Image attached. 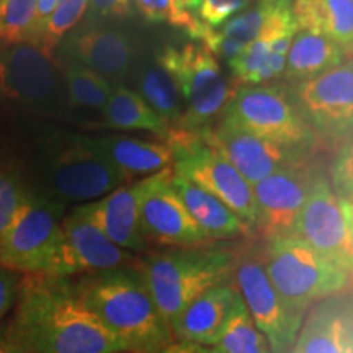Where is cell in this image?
Here are the masks:
<instances>
[{
    "label": "cell",
    "instance_id": "obj_1",
    "mask_svg": "<svg viewBox=\"0 0 353 353\" xmlns=\"http://www.w3.org/2000/svg\"><path fill=\"white\" fill-rule=\"evenodd\" d=\"M15 353H121L125 348L74 291L70 278L23 275L7 324Z\"/></svg>",
    "mask_w": 353,
    "mask_h": 353
},
{
    "label": "cell",
    "instance_id": "obj_2",
    "mask_svg": "<svg viewBox=\"0 0 353 353\" xmlns=\"http://www.w3.org/2000/svg\"><path fill=\"white\" fill-rule=\"evenodd\" d=\"M74 291L88 311L128 353H165L174 332L161 314L139 267L85 273L72 280Z\"/></svg>",
    "mask_w": 353,
    "mask_h": 353
},
{
    "label": "cell",
    "instance_id": "obj_3",
    "mask_svg": "<svg viewBox=\"0 0 353 353\" xmlns=\"http://www.w3.org/2000/svg\"><path fill=\"white\" fill-rule=\"evenodd\" d=\"M139 272L165 321L175 319L205 291L228 283L234 250L221 247H169L139 262Z\"/></svg>",
    "mask_w": 353,
    "mask_h": 353
},
{
    "label": "cell",
    "instance_id": "obj_4",
    "mask_svg": "<svg viewBox=\"0 0 353 353\" xmlns=\"http://www.w3.org/2000/svg\"><path fill=\"white\" fill-rule=\"evenodd\" d=\"M263 257L273 286L303 317L317 301L343 293L350 283V273L293 234L268 239Z\"/></svg>",
    "mask_w": 353,
    "mask_h": 353
},
{
    "label": "cell",
    "instance_id": "obj_5",
    "mask_svg": "<svg viewBox=\"0 0 353 353\" xmlns=\"http://www.w3.org/2000/svg\"><path fill=\"white\" fill-rule=\"evenodd\" d=\"M39 190L59 205L90 203L126 182V176L83 143L81 134H64L38 161Z\"/></svg>",
    "mask_w": 353,
    "mask_h": 353
},
{
    "label": "cell",
    "instance_id": "obj_6",
    "mask_svg": "<svg viewBox=\"0 0 353 353\" xmlns=\"http://www.w3.org/2000/svg\"><path fill=\"white\" fill-rule=\"evenodd\" d=\"M156 57L175 79L182 95L185 114L179 130L200 131L208 128L234 95L218 57L206 46L195 43L182 48L165 46Z\"/></svg>",
    "mask_w": 353,
    "mask_h": 353
},
{
    "label": "cell",
    "instance_id": "obj_7",
    "mask_svg": "<svg viewBox=\"0 0 353 353\" xmlns=\"http://www.w3.org/2000/svg\"><path fill=\"white\" fill-rule=\"evenodd\" d=\"M167 143L174 151L175 172L219 198L252 231H257L259 211L252 187L223 154L198 131L175 130Z\"/></svg>",
    "mask_w": 353,
    "mask_h": 353
},
{
    "label": "cell",
    "instance_id": "obj_8",
    "mask_svg": "<svg viewBox=\"0 0 353 353\" xmlns=\"http://www.w3.org/2000/svg\"><path fill=\"white\" fill-rule=\"evenodd\" d=\"M234 286L257 329L267 339L272 353H291L304 321L283 301L265 267L263 249L242 245L234 250Z\"/></svg>",
    "mask_w": 353,
    "mask_h": 353
},
{
    "label": "cell",
    "instance_id": "obj_9",
    "mask_svg": "<svg viewBox=\"0 0 353 353\" xmlns=\"http://www.w3.org/2000/svg\"><path fill=\"white\" fill-rule=\"evenodd\" d=\"M221 121L281 144L316 151L321 143L304 121L290 90L275 83L241 87L224 108Z\"/></svg>",
    "mask_w": 353,
    "mask_h": 353
},
{
    "label": "cell",
    "instance_id": "obj_10",
    "mask_svg": "<svg viewBox=\"0 0 353 353\" xmlns=\"http://www.w3.org/2000/svg\"><path fill=\"white\" fill-rule=\"evenodd\" d=\"M64 208L32 190L25 208L0 241V267L23 275H50L63 239Z\"/></svg>",
    "mask_w": 353,
    "mask_h": 353
},
{
    "label": "cell",
    "instance_id": "obj_11",
    "mask_svg": "<svg viewBox=\"0 0 353 353\" xmlns=\"http://www.w3.org/2000/svg\"><path fill=\"white\" fill-rule=\"evenodd\" d=\"M290 95L322 143L339 149L353 139V57L319 77L293 83Z\"/></svg>",
    "mask_w": 353,
    "mask_h": 353
},
{
    "label": "cell",
    "instance_id": "obj_12",
    "mask_svg": "<svg viewBox=\"0 0 353 353\" xmlns=\"http://www.w3.org/2000/svg\"><path fill=\"white\" fill-rule=\"evenodd\" d=\"M198 132L206 143L223 154L250 185L278 170L307 164L309 157L314 154V149L260 138L226 121H219L216 128H203Z\"/></svg>",
    "mask_w": 353,
    "mask_h": 353
},
{
    "label": "cell",
    "instance_id": "obj_13",
    "mask_svg": "<svg viewBox=\"0 0 353 353\" xmlns=\"http://www.w3.org/2000/svg\"><path fill=\"white\" fill-rule=\"evenodd\" d=\"M59 92V70L48 52L30 43H0V100L51 108Z\"/></svg>",
    "mask_w": 353,
    "mask_h": 353
},
{
    "label": "cell",
    "instance_id": "obj_14",
    "mask_svg": "<svg viewBox=\"0 0 353 353\" xmlns=\"http://www.w3.org/2000/svg\"><path fill=\"white\" fill-rule=\"evenodd\" d=\"M174 167L139 182V218L148 241L165 247H198L210 242L172 187Z\"/></svg>",
    "mask_w": 353,
    "mask_h": 353
},
{
    "label": "cell",
    "instance_id": "obj_15",
    "mask_svg": "<svg viewBox=\"0 0 353 353\" xmlns=\"http://www.w3.org/2000/svg\"><path fill=\"white\" fill-rule=\"evenodd\" d=\"M134 255L113 244L88 214L85 203L79 205L63 218V239L52 263L51 276L112 270L128 267Z\"/></svg>",
    "mask_w": 353,
    "mask_h": 353
},
{
    "label": "cell",
    "instance_id": "obj_16",
    "mask_svg": "<svg viewBox=\"0 0 353 353\" xmlns=\"http://www.w3.org/2000/svg\"><path fill=\"white\" fill-rule=\"evenodd\" d=\"M298 30L293 0H260L219 28L203 32L198 39L216 57L229 63L259 39L272 43L281 37H294Z\"/></svg>",
    "mask_w": 353,
    "mask_h": 353
},
{
    "label": "cell",
    "instance_id": "obj_17",
    "mask_svg": "<svg viewBox=\"0 0 353 353\" xmlns=\"http://www.w3.org/2000/svg\"><path fill=\"white\" fill-rule=\"evenodd\" d=\"M293 236L307 242L321 255L353 275V249L341 208V196H337L330 180L322 172L298 216Z\"/></svg>",
    "mask_w": 353,
    "mask_h": 353
},
{
    "label": "cell",
    "instance_id": "obj_18",
    "mask_svg": "<svg viewBox=\"0 0 353 353\" xmlns=\"http://www.w3.org/2000/svg\"><path fill=\"white\" fill-rule=\"evenodd\" d=\"M321 172L311 162L278 170L250 185L257 203V231L265 239L293 234L294 224Z\"/></svg>",
    "mask_w": 353,
    "mask_h": 353
},
{
    "label": "cell",
    "instance_id": "obj_19",
    "mask_svg": "<svg viewBox=\"0 0 353 353\" xmlns=\"http://www.w3.org/2000/svg\"><path fill=\"white\" fill-rule=\"evenodd\" d=\"M57 48L65 61L87 65L108 81L125 77L138 56V48L130 34L101 25L72 30Z\"/></svg>",
    "mask_w": 353,
    "mask_h": 353
},
{
    "label": "cell",
    "instance_id": "obj_20",
    "mask_svg": "<svg viewBox=\"0 0 353 353\" xmlns=\"http://www.w3.org/2000/svg\"><path fill=\"white\" fill-rule=\"evenodd\" d=\"M291 353H353V294H332L309 309Z\"/></svg>",
    "mask_w": 353,
    "mask_h": 353
},
{
    "label": "cell",
    "instance_id": "obj_21",
    "mask_svg": "<svg viewBox=\"0 0 353 353\" xmlns=\"http://www.w3.org/2000/svg\"><path fill=\"white\" fill-rule=\"evenodd\" d=\"M88 214L113 244L131 254L148 249L139 218V182L121 185L99 200L85 203Z\"/></svg>",
    "mask_w": 353,
    "mask_h": 353
},
{
    "label": "cell",
    "instance_id": "obj_22",
    "mask_svg": "<svg viewBox=\"0 0 353 353\" xmlns=\"http://www.w3.org/2000/svg\"><path fill=\"white\" fill-rule=\"evenodd\" d=\"M236 298L237 290L231 281L205 291L170 322L174 337L182 343L216 345Z\"/></svg>",
    "mask_w": 353,
    "mask_h": 353
},
{
    "label": "cell",
    "instance_id": "obj_23",
    "mask_svg": "<svg viewBox=\"0 0 353 353\" xmlns=\"http://www.w3.org/2000/svg\"><path fill=\"white\" fill-rule=\"evenodd\" d=\"M83 143L101 159L120 170L126 179L154 175L174 167V151L169 143L144 141L130 136H82Z\"/></svg>",
    "mask_w": 353,
    "mask_h": 353
},
{
    "label": "cell",
    "instance_id": "obj_24",
    "mask_svg": "<svg viewBox=\"0 0 353 353\" xmlns=\"http://www.w3.org/2000/svg\"><path fill=\"white\" fill-rule=\"evenodd\" d=\"M172 187L183 201L193 221L208 236L210 241L236 239L241 236H250L254 231L239 216L229 210L219 198L211 195L205 188L190 182L187 176L174 170Z\"/></svg>",
    "mask_w": 353,
    "mask_h": 353
},
{
    "label": "cell",
    "instance_id": "obj_25",
    "mask_svg": "<svg viewBox=\"0 0 353 353\" xmlns=\"http://www.w3.org/2000/svg\"><path fill=\"white\" fill-rule=\"evenodd\" d=\"M348 56L341 44L309 30H298L286 56L285 79L299 83L337 69Z\"/></svg>",
    "mask_w": 353,
    "mask_h": 353
},
{
    "label": "cell",
    "instance_id": "obj_26",
    "mask_svg": "<svg viewBox=\"0 0 353 353\" xmlns=\"http://www.w3.org/2000/svg\"><path fill=\"white\" fill-rule=\"evenodd\" d=\"M301 30L332 39L353 57V0H293Z\"/></svg>",
    "mask_w": 353,
    "mask_h": 353
},
{
    "label": "cell",
    "instance_id": "obj_27",
    "mask_svg": "<svg viewBox=\"0 0 353 353\" xmlns=\"http://www.w3.org/2000/svg\"><path fill=\"white\" fill-rule=\"evenodd\" d=\"M101 112H103L105 125L114 130L148 131L159 136L165 143L175 131L164 118L159 117L145 103L138 92L125 85H113L107 107Z\"/></svg>",
    "mask_w": 353,
    "mask_h": 353
},
{
    "label": "cell",
    "instance_id": "obj_28",
    "mask_svg": "<svg viewBox=\"0 0 353 353\" xmlns=\"http://www.w3.org/2000/svg\"><path fill=\"white\" fill-rule=\"evenodd\" d=\"M138 94L174 130L182 126L185 105L175 79L159 59L148 63L138 74Z\"/></svg>",
    "mask_w": 353,
    "mask_h": 353
},
{
    "label": "cell",
    "instance_id": "obj_29",
    "mask_svg": "<svg viewBox=\"0 0 353 353\" xmlns=\"http://www.w3.org/2000/svg\"><path fill=\"white\" fill-rule=\"evenodd\" d=\"M234 79L244 85H263L285 74L286 56L272 51L270 43L259 39L228 63Z\"/></svg>",
    "mask_w": 353,
    "mask_h": 353
},
{
    "label": "cell",
    "instance_id": "obj_30",
    "mask_svg": "<svg viewBox=\"0 0 353 353\" xmlns=\"http://www.w3.org/2000/svg\"><path fill=\"white\" fill-rule=\"evenodd\" d=\"M216 347L224 353H272L267 339L257 329L239 293Z\"/></svg>",
    "mask_w": 353,
    "mask_h": 353
},
{
    "label": "cell",
    "instance_id": "obj_31",
    "mask_svg": "<svg viewBox=\"0 0 353 353\" xmlns=\"http://www.w3.org/2000/svg\"><path fill=\"white\" fill-rule=\"evenodd\" d=\"M63 77L69 99L79 107L92 110L107 107L113 92V83L107 77L76 61H65Z\"/></svg>",
    "mask_w": 353,
    "mask_h": 353
},
{
    "label": "cell",
    "instance_id": "obj_32",
    "mask_svg": "<svg viewBox=\"0 0 353 353\" xmlns=\"http://www.w3.org/2000/svg\"><path fill=\"white\" fill-rule=\"evenodd\" d=\"M257 2L260 0H185L190 17V26L185 32L198 39L203 32L219 28Z\"/></svg>",
    "mask_w": 353,
    "mask_h": 353
},
{
    "label": "cell",
    "instance_id": "obj_33",
    "mask_svg": "<svg viewBox=\"0 0 353 353\" xmlns=\"http://www.w3.org/2000/svg\"><path fill=\"white\" fill-rule=\"evenodd\" d=\"M38 0H0V43L33 39Z\"/></svg>",
    "mask_w": 353,
    "mask_h": 353
},
{
    "label": "cell",
    "instance_id": "obj_34",
    "mask_svg": "<svg viewBox=\"0 0 353 353\" xmlns=\"http://www.w3.org/2000/svg\"><path fill=\"white\" fill-rule=\"evenodd\" d=\"M90 0H59L37 46L51 54L88 12Z\"/></svg>",
    "mask_w": 353,
    "mask_h": 353
},
{
    "label": "cell",
    "instance_id": "obj_35",
    "mask_svg": "<svg viewBox=\"0 0 353 353\" xmlns=\"http://www.w3.org/2000/svg\"><path fill=\"white\" fill-rule=\"evenodd\" d=\"M30 193L32 188L15 172L0 170V241L25 208Z\"/></svg>",
    "mask_w": 353,
    "mask_h": 353
},
{
    "label": "cell",
    "instance_id": "obj_36",
    "mask_svg": "<svg viewBox=\"0 0 353 353\" xmlns=\"http://www.w3.org/2000/svg\"><path fill=\"white\" fill-rule=\"evenodd\" d=\"M134 7L151 23H170L183 30L190 26L185 0H134Z\"/></svg>",
    "mask_w": 353,
    "mask_h": 353
},
{
    "label": "cell",
    "instance_id": "obj_37",
    "mask_svg": "<svg viewBox=\"0 0 353 353\" xmlns=\"http://www.w3.org/2000/svg\"><path fill=\"white\" fill-rule=\"evenodd\" d=\"M330 185L341 198L353 196V139L339 148L330 165Z\"/></svg>",
    "mask_w": 353,
    "mask_h": 353
},
{
    "label": "cell",
    "instance_id": "obj_38",
    "mask_svg": "<svg viewBox=\"0 0 353 353\" xmlns=\"http://www.w3.org/2000/svg\"><path fill=\"white\" fill-rule=\"evenodd\" d=\"M21 273L0 267V322L8 314L17 301Z\"/></svg>",
    "mask_w": 353,
    "mask_h": 353
},
{
    "label": "cell",
    "instance_id": "obj_39",
    "mask_svg": "<svg viewBox=\"0 0 353 353\" xmlns=\"http://www.w3.org/2000/svg\"><path fill=\"white\" fill-rule=\"evenodd\" d=\"M134 7V0H90L92 19H125Z\"/></svg>",
    "mask_w": 353,
    "mask_h": 353
},
{
    "label": "cell",
    "instance_id": "obj_40",
    "mask_svg": "<svg viewBox=\"0 0 353 353\" xmlns=\"http://www.w3.org/2000/svg\"><path fill=\"white\" fill-rule=\"evenodd\" d=\"M59 0H38V8H37V19H34V30H33V39L32 44L37 46L39 41V37L46 28L48 20H50L51 13L54 12Z\"/></svg>",
    "mask_w": 353,
    "mask_h": 353
},
{
    "label": "cell",
    "instance_id": "obj_41",
    "mask_svg": "<svg viewBox=\"0 0 353 353\" xmlns=\"http://www.w3.org/2000/svg\"><path fill=\"white\" fill-rule=\"evenodd\" d=\"M165 353H224L216 345H193V343H174Z\"/></svg>",
    "mask_w": 353,
    "mask_h": 353
},
{
    "label": "cell",
    "instance_id": "obj_42",
    "mask_svg": "<svg viewBox=\"0 0 353 353\" xmlns=\"http://www.w3.org/2000/svg\"><path fill=\"white\" fill-rule=\"evenodd\" d=\"M341 208H342L343 218H345L348 237H350V244L353 249V201L347 200V198H341Z\"/></svg>",
    "mask_w": 353,
    "mask_h": 353
},
{
    "label": "cell",
    "instance_id": "obj_43",
    "mask_svg": "<svg viewBox=\"0 0 353 353\" xmlns=\"http://www.w3.org/2000/svg\"><path fill=\"white\" fill-rule=\"evenodd\" d=\"M0 353H15V348H13L10 341V335H8L7 325H2V327H0Z\"/></svg>",
    "mask_w": 353,
    "mask_h": 353
},
{
    "label": "cell",
    "instance_id": "obj_44",
    "mask_svg": "<svg viewBox=\"0 0 353 353\" xmlns=\"http://www.w3.org/2000/svg\"><path fill=\"white\" fill-rule=\"evenodd\" d=\"M347 200H352V201H353V196H352V198H347Z\"/></svg>",
    "mask_w": 353,
    "mask_h": 353
},
{
    "label": "cell",
    "instance_id": "obj_45",
    "mask_svg": "<svg viewBox=\"0 0 353 353\" xmlns=\"http://www.w3.org/2000/svg\"><path fill=\"white\" fill-rule=\"evenodd\" d=\"M121 353H128V352H121Z\"/></svg>",
    "mask_w": 353,
    "mask_h": 353
}]
</instances>
